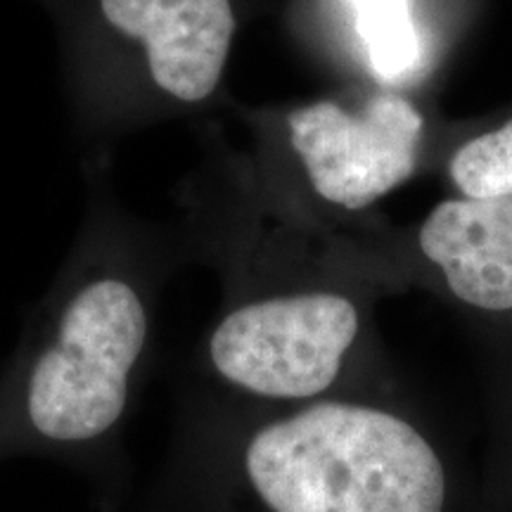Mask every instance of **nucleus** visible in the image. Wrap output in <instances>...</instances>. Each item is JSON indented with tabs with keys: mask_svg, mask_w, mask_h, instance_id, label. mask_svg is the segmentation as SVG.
Segmentation results:
<instances>
[{
	"mask_svg": "<svg viewBox=\"0 0 512 512\" xmlns=\"http://www.w3.org/2000/svg\"><path fill=\"white\" fill-rule=\"evenodd\" d=\"M247 475L273 512H441L434 448L396 415L318 403L247 446Z\"/></svg>",
	"mask_w": 512,
	"mask_h": 512,
	"instance_id": "obj_1",
	"label": "nucleus"
},
{
	"mask_svg": "<svg viewBox=\"0 0 512 512\" xmlns=\"http://www.w3.org/2000/svg\"><path fill=\"white\" fill-rule=\"evenodd\" d=\"M145 344V311L121 280L88 285L64 311L55 347L29 382V418L48 439L107 432L126 403L128 373Z\"/></svg>",
	"mask_w": 512,
	"mask_h": 512,
	"instance_id": "obj_2",
	"label": "nucleus"
},
{
	"mask_svg": "<svg viewBox=\"0 0 512 512\" xmlns=\"http://www.w3.org/2000/svg\"><path fill=\"white\" fill-rule=\"evenodd\" d=\"M358 332V313L337 294L247 304L211 337V361L228 382L275 399L325 392Z\"/></svg>",
	"mask_w": 512,
	"mask_h": 512,
	"instance_id": "obj_3",
	"label": "nucleus"
},
{
	"mask_svg": "<svg viewBox=\"0 0 512 512\" xmlns=\"http://www.w3.org/2000/svg\"><path fill=\"white\" fill-rule=\"evenodd\" d=\"M420 112L396 93H382L361 114L316 102L290 114V136L320 197L363 209L415 171Z\"/></svg>",
	"mask_w": 512,
	"mask_h": 512,
	"instance_id": "obj_4",
	"label": "nucleus"
},
{
	"mask_svg": "<svg viewBox=\"0 0 512 512\" xmlns=\"http://www.w3.org/2000/svg\"><path fill=\"white\" fill-rule=\"evenodd\" d=\"M121 34L145 43L152 79L183 102L219 86L235 31L230 0H100Z\"/></svg>",
	"mask_w": 512,
	"mask_h": 512,
	"instance_id": "obj_5",
	"label": "nucleus"
},
{
	"mask_svg": "<svg viewBox=\"0 0 512 512\" xmlns=\"http://www.w3.org/2000/svg\"><path fill=\"white\" fill-rule=\"evenodd\" d=\"M420 249L458 299L486 311L512 309V195L441 202L420 230Z\"/></svg>",
	"mask_w": 512,
	"mask_h": 512,
	"instance_id": "obj_6",
	"label": "nucleus"
},
{
	"mask_svg": "<svg viewBox=\"0 0 512 512\" xmlns=\"http://www.w3.org/2000/svg\"><path fill=\"white\" fill-rule=\"evenodd\" d=\"M370 67L384 83H403L420 69V38L406 0H351Z\"/></svg>",
	"mask_w": 512,
	"mask_h": 512,
	"instance_id": "obj_7",
	"label": "nucleus"
},
{
	"mask_svg": "<svg viewBox=\"0 0 512 512\" xmlns=\"http://www.w3.org/2000/svg\"><path fill=\"white\" fill-rule=\"evenodd\" d=\"M451 176L465 197L512 195V121L460 147L451 159Z\"/></svg>",
	"mask_w": 512,
	"mask_h": 512,
	"instance_id": "obj_8",
	"label": "nucleus"
}]
</instances>
